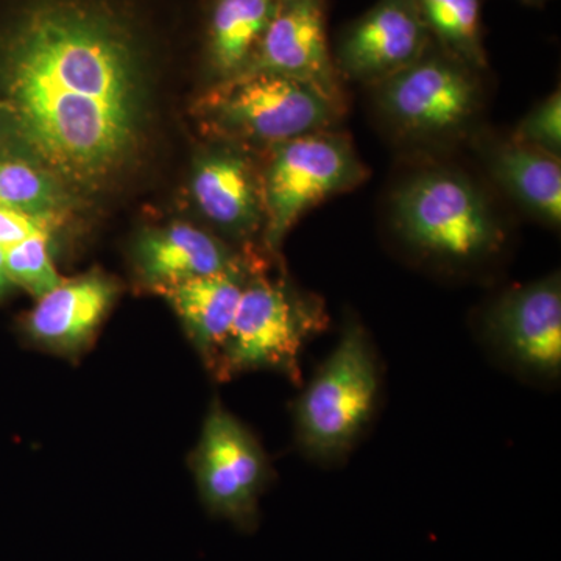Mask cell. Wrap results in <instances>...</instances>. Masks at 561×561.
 Instances as JSON below:
<instances>
[{
    "instance_id": "6",
    "label": "cell",
    "mask_w": 561,
    "mask_h": 561,
    "mask_svg": "<svg viewBox=\"0 0 561 561\" xmlns=\"http://www.w3.org/2000/svg\"><path fill=\"white\" fill-rule=\"evenodd\" d=\"M262 151V249L275 256L306 213L334 195L356 190L370 175L353 140L337 128L298 136Z\"/></svg>"
},
{
    "instance_id": "12",
    "label": "cell",
    "mask_w": 561,
    "mask_h": 561,
    "mask_svg": "<svg viewBox=\"0 0 561 561\" xmlns=\"http://www.w3.org/2000/svg\"><path fill=\"white\" fill-rule=\"evenodd\" d=\"M328 0H278L247 73H276L311 84L346 106L327 28Z\"/></svg>"
},
{
    "instance_id": "24",
    "label": "cell",
    "mask_w": 561,
    "mask_h": 561,
    "mask_svg": "<svg viewBox=\"0 0 561 561\" xmlns=\"http://www.w3.org/2000/svg\"><path fill=\"white\" fill-rule=\"evenodd\" d=\"M522 2L531 3V5H541V3L548 2V0H522Z\"/></svg>"
},
{
    "instance_id": "13",
    "label": "cell",
    "mask_w": 561,
    "mask_h": 561,
    "mask_svg": "<svg viewBox=\"0 0 561 561\" xmlns=\"http://www.w3.org/2000/svg\"><path fill=\"white\" fill-rule=\"evenodd\" d=\"M264 260L253 249L238 251L220 236L184 221L140 232L131 249L136 278L154 294L203 276L250 271Z\"/></svg>"
},
{
    "instance_id": "22",
    "label": "cell",
    "mask_w": 561,
    "mask_h": 561,
    "mask_svg": "<svg viewBox=\"0 0 561 561\" xmlns=\"http://www.w3.org/2000/svg\"><path fill=\"white\" fill-rule=\"evenodd\" d=\"M65 221L61 217L35 216L22 210L0 208V249H10L35 236L54 238Z\"/></svg>"
},
{
    "instance_id": "1",
    "label": "cell",
    "mask_w": 561,
    "mask_h": 561,
    "mask_svg": "<svg viewBox=\"0 0 561 561\" xmlns=\"http://www.w3.org/2000/svg\"><path fill=\"white\" fill-rule=\"evenodd\" d=\"M192 0H0V113L14 157L73 205L150 168L171 83L194 60Z\"/></svg>"
},
{
    "instance_id": "14",
    "label": "cell",
    "mask_w": 561,
    "mask_h": 561,
    "mask_svg": "<svg viewBox=\"0 0 561 561\" xmlns=\"http://www.w3.org/2000/svg\"><path fill=\"white\" fill-rule=\"evenodd\" d=\"M119 295L117 279L101 271L62 279L27 313L22 324L25 335L55 356L80 359L98 339Z\"/></svg>"
},
{
    "instance_id": "15",
    "label": "cell",
    "mask_w": 561,
    "mask_h": 561,
    "mask_svg": "<svg viewBox=\"0 0 561 561\" xmlns=\"http://www.w3.org/2000/svg\"><path fill=\"white\" fill-rule=\"evenodd\" d=\"M278 0H201L194 9V60L209 84L249 68Z\"/></svg>"
},
{
    "instance_id": "10",
    "label": "cell",
    "mask_w": 561,
    "mask_h": 561,
    "mask_svg": "<svg viewBox=\"0 0 561 561\" xmlns=\"http://www.w3.org/2000/svg\"><path fill=\"white\" fill-rule=\"evenodd\" d=\"M192 202L203 219L227 242L253 249L262 238L265 213L260 162L251 149L210 140L195 158L191 175Z\"/></svg>"
},
{
    "instance_id": "20",
    "label": "cell",
    "mask_w": 561,
    "mask_h": 561,
    "mask_svg": "<svg viewBox=\"0 0 561 561\" xmlns=\"http://www.w3.org/2000/svg\"><path fill=\"white\" fill-rule=\"evenodd\" d=\"M51 236H35L3 250L11 284L27 290L36 300L60 286L65 279L51 257Z\"/></svg>"
},
{
    "instance_id": "5",
    "label": "cell",
    "mask_w": 561,
    "mask_h": 561,
    "mask_svg": "<svg viewBox=\"0 0 561 561\" xmlns=\"http://www.w3.org/2000/svg\"><path fill=\"white\" fill-rule=\"evenodd\" d=\"M328 324L324 301L280 276H268L264 261L245 280L214 378L230 381L245 373L268 370L298 382L302 348Z\"/></svg>"
},
{
    "instance_id": "21",
    "label": "cell",
    "mask_w": 561,
    "mask_h": 561,
    "mask_svg": "<svg viewBox=\"0 0 561 561\" xmlns=\"http://www.w3.org/2000/svg\"><path fill=\"white\" fill-rule=\"evenodd\" d=\"M511 138L560 158L561 154V92L560 88L538 102L516 125Z\"/></svg>"
},
{
    "instance_id": "3",
    "label": "cell",
    "mask_w": 561,
    "mask_h": 561,
    "mask_svg": "<svg viewBox=\"0 0 561 561\" xmlns=\"http://www.w3.org/2000/svg\"><path fill=\"white\" fill-rule=\"evenodd\" d=\"M346 106L332 102L311 84L276 73H247L209 84L192 114L209 140L265 149L309 135L334 130Z\"/></svg>"
},
{
    "instance_id": "19",
    "label": "cell",
    "mask_w": 561,
    "mask_h": 561,
    "mask_svg": "<svg viewBox=\"0 0 561 561\" xmlns=\"http://www.w3.org/2000/svg\"><path fill=\"white\" fill-rule=\"evenodd\" d=\"M0 208L66 219L76 205L46 172L7 153L0 158Z\"/></svg>"
},
{
    "instance_id": "23",
    "label": "cell",
    "mask_w": 561,
    "mask_h": 561,
    "mask_svg": "<svg viewBox=\"0 0 561 561\" xmlns=\"http://www.w3.org/2000/svg\"><path fill=\"white\" fill-rule=\"evenodd\" d=\"M11 286H13V284H11L9 275H7L5 257H3V250L0 249V297H3V295H5L7 291H9Z\"/></svg>"
},
{
    "instance_id": "11",
    "label": "cell",
    "mask_w": 561,
    "mask_h": 561,
    "mask_svg": "<svg viewBox=\"0 0 561 561\" xmlns=\"http://www.w3.org/2000/svg\"><path fill=\"white\" fill-rule=\"evenodd\" d=\"M434 44L415 0H378L343 28L332 57L342 80L375 87Z\"/></svg>"
},
{
    "instance_id": "18",
    "label": "cell",
    "mask_w": 561,
    "mask_h": 561,
    "mask_svg": "<svg viewBox=\"0 0 561 561\" xmlns=\"http://www.w3.org/2000/svg\"><path fill=\"white\" fill-rule=\"evenodd\" d=\"M435 46L476 70L486 69L483 0H415Z\"/></svg>"
},
{
    "instance_id": "17",
    "label": "cell",
    "mask_w": 561,
    "mask_h": 561,
    "mask_svg": "<svg viewBox=\"0 0 561 561\" xmlns=\"http://www.w3.org/2000/svg\"><path fill=\"white\" fill-rule=\"evenodd\" d=\"M253 268L190 279L158 294L175 311L210 375L230 335L243 286Z\"/></svg>"
},
{
    "instance_id": "4",
    "label": "cell",
    "mask_w": 561,
    "mask_h": 561,
    "mask_svg": "<svg viewBox=\"0 0 561 561\" xmlns=\"http://www.w3.org/2000/svg\"><path fill=\"white\" fill-rule=\"evenodd\" d=\"M381 371L370 335L350 319L295 404V435L317 463H334L353 451L375 415Z\"/></svg>"
},
{
    "instance_id": "9",
    "label": "cell",
    "mask_w": 561,
    "mask_h": 561,
    "mask_svg": "<svg viewBox=\"0 0 561 561\" xmlns=\"http://www.w3.org/2000/svg\"><path fill=\"white\" fill-rule=\"evenodd\" d=\"M483 331L519 370L556 379L561 373L559 273L504 291L486 309Z\"/></svg>"
},
{
    "instance_id": "8",
    "label": "cell",
    "mask_w": 561,
    "mask_h": 561,
    "mask_svg": "<svg viewBox=\"0 0 561 561\" xmlns=\"http://www.w3.org/2000/svg\"><path fill=\"white\" fill-rule=\"evenodd\" d=\"M191 467L203 507L241 531L256 530L268 479L267 456L245 426L221 405L210 404Z\"/></svg>"
},
{
    "instance_id": "16",
    "label": "cell",
    "mask_w": 561,
    "mask_h": 561,
    "mask_svg": "<svg viewBox=\"0 0 561 561\" xmlns=\"http://www.w3.org/2000/svg\"><path fill=\"white\" fill-rule=\"evenodd\" d=\"M478 149L491 180L507 197L540 224L560 227V158L523 146L511 136L483 139Z\"/></svg>"
},
{
    "instance_id": "7",
    "label": "cell",
    "mask_w": 561,
    "mask_h": 561,
    "mask_svg": "<svg viewBox=\"0 0 561 561\" xmlns=\"http://www.w3.org/2000/svg\"><path fill=\"white\" fill-rule=\"evenodd\" d=\"M481 73L434 44L420 60L371 87L376 111L401 139L448 142L468 135L481 116Z\"/></svg>"
},
{
    "instance_id": "2",
    "label": "cell",
    "mask_w": 561,
    "mask_h": 561,
    "mask_svg": "<svg viewBox=\"0 0 561 561\" xmlns=\"http://www.w3.org/2000/svg\"><path fill=\"white\" fill-rule=\"evenodd\" d=\"M390 219L409 249L445 264L489 260L505 241L485 192L456 169H424L402 180L390 195Z\"/></svg>"
}]
</instances>
